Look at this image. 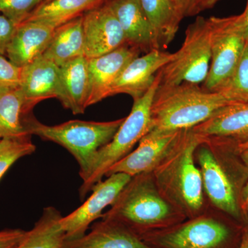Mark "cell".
<instances>
[{
    "label": "cell",
    "instance_id": "obj_15",
    "mask_svg": "<svg viewBox=\"0 0 248 248\" xmlns=\"http://www.w3.org/2000/svg\"><path fill=\"white\" fill-rule=\"evenodd\" d=\"M108 4L120 22L126 45L146 53L160 49L140 0H110Z\"/></svg>",
    "mask_w": 248,
    "mask_h": 248
},
{
    "label": "cell",
    "instance_id": "obj_41",
    "mask_svg": "<svg viewBox=\"0 0 248 248\" xmlns=\"http://www.w3.org/2000/svg\"><path fill=\"white\" fill-rule=\"evenodd\" d=\"M1 140V135H0V140Z\"/></svg>",
    "mask_w": 248,
    "mask_h": 248
},
{
    "label": "cell",
    "instance_id": "obj_27",
    "mask_svg": "<svg viewBox=\"0 0 248 248\" xmlns=\"http://www.w3.org/2000/svg\"><path fill=\"white\" fill-rule=\"evenodd\" d=\"M35 150L36 146L31 138L1 139L0 140V179L17 160L32 154Z\"/></svg>",
    "mask_w": 248,
    "mask_h": 248
},
{
    "label": "cell",
    "instance_id": "obj_14",
    "mask_svg": "<svg viewBox=\"0 0 248 248\" xmlns=\"http://www.w3.org/2000/svg\"><path fill=\"white\" fill-rule=\"evenodd\" d=\"M19 89L27 107L32 110L38 103L60 95V67L43 56L21 68Z\"/></svg>",
    "mask_w": 248,
    "mask_h": 248
},
{
    "label": "cell",
    "instance_id": "obj_4",
    "mask_svg": "<svg viewBox=\"0 0 248 248\" xmlns=\"http://www.w3.org/2000/svg\"><path fill=\"white\" fill-rule=\"evenodd\" d=\"M124 118L107 122L71 120L59 125L43 124L31 114L27 130L31 135L58 143L78 161L83 182L89 177L98 152L115 136Z\"/></svg>",
    "mask_w": 248,
    "mask_h": 248
},
{
    "label": "cell",
    "instance_id": "obj_34",
    "mask_svg": "<svg viewBox=\"0 0 248 248\" xmlns=\"http://www.w3.org/2000/svg\"><path fill=\"white\" fill-rule=\"evenodd\" d=\"M242 201L244 206L246 209L248 207V184L243 190Z\"/></svg>",
    "mask_w": 248,
    "mask_h": 248
},
{
    "label": "cell",
    "instance_id": "obj_29",
    "mask_svg": "<svg viewBox=\"0 0 248 248\" xmlns=\"http://www.w3.org/2000/svg\"><path fill=\"white\" fill-rule=\"evenodd\" d=\"M21 68L0 55V89L19 87Z\"/></svg>",
    "mask_w": 248,
    "mask_h": 248
},
{
    "label": "cell",
    "instance_id": "obj_7",
    "mask_svg": "<svg viewBox=\"0 0 248 248\" xmlns=\"http://www.w3.org/2000/svg\"><path fill=\"white\" fill-rule=\"evenodd\" d=\"M159 73L160 85H199L208 77L211 62L208 19L197 17L187 27L182 47Z\"/></svg>",
    "mask_w": 248,
    "mask_h": 248
},
{
    "label": "cell",
    "instance_id": "obj_2",
    "mask_svg": "<svg viewBox=\"0 0 248 248\" xmlns=\"http://www.w3.org/2000/svg\"><path fill=\"white\" fill-rule=\"evenodd\" d=\"M228 104L221 93L201 89L199 85L159 84L151 108V130L192 129Z\"/></svg>",
    "mask_w": 248,
    "mask_h": 248
},
{
    "label": "cell",
    "instance_id": "obj_3",
    "mask_svg": "<svg viewBox=\"0 0 248 248\" xmlns=\"http://www.w3.org/2000/svg\"><path fill=\"white\" fill-rule=\"evenodd\" d=\"M151 173L132 177L102 217L120 223L141 239L174 220L171 205L160 193Z\"/></svg>",
    "mask_w": 248,
    "mask_h": 248
},
{
    "label": "cell",
    "instance_id": "obj_39",
    "mask_svg": "<svg viewBox=\"0 0 248 248\" xmlns=\"http://www.w3.org/2000/svg\"><path fill=\"white\" fill-rule=\"evenodd\" d=\"M51 1V0H43L41 4H46V3L48 2V1Z\"/></svg>",
    "mask_w": 248,
    "mask_h": 248
},
{
    "label": "cell",
    "instance_id": "obj_32",
    "mask_svg": "<svg viewBox=\"0 0 248 248\" xmlns=\"http://www.w3.org/2000/svg\"><path fill=\"white\" fill-rule=\"evenodd\" d=\"M197 0H171L174 14L178 20L181 23L186 17H190L191 11L193 9Z\"/></svg>",
    "mask_w": 248,
    "mask_h": 248
},
{
    "label": "cell",
    "instance_id": "obj_37",
    "mask_svg": "<svg viewBox=\"0 0 248 248\" xmlns=\"http://www.w3.org/2000/svg\"><path fill=\"white\" fill-rule=\"evenodd\" d=\"M240 153H241V157L244 160L245 164H246L248 168V148L240 151Z\"/></svg>",
    "mask_w": 248,
    "mask_h": 248
},
{
    "label": "cell",
    "instance_id": "obj_22",
    "mask_svg": "<svg viewBox=\"0 0 248 248\" xmlns=\"http://www.w3.org/2000/svg\"><path fill=\"white\" fill-rule=\"evenodd\" d=\"M42 56L59 67L84 56L83 16L57 27Z\"/></svg>",
    "mask_w": 248,
    "mask_h": 248
},
{
    "label": "cell",
    "instance_id": "obj_24",
    "mask_svg": "<svg viewBox=\"0 0 248 248\" xmlns=\"http://www.w3.org/2000/svg\"><path fill=\"white\" fill-rule=\"evenodd\" d=\"M63 217L54 207L43 210L42 216L36 222L27 236L16 248H62L66 236L62 228L60 220Z\"/></svg>",
    "mask_w": 248,
    "mask_h": 248
},
{
    "label": "cell",
    "instance_id": "obj_13",
    "mask_svg": "<svg viewBox=\"0 0 248 248\" xmlns=\"http://www.w3.org/2000/svg\"><path fill=\"white\" fill-rule=\"evenodd\" d=\"M140 53L137 49L125 45L102 56L87 59L90 79L88 107L110 97L116 80Z\"/></svg>",
    "mask_w": 248,
    "mask_h": 248
},
{
    "label": "cell",
    "instance_id": "obj_35",
    "mask_svg": "<svg viewBox=\"0 0 248 248\" xmlns=\"http://www.w3.org/2000/svg\"><path fill=\"white\" fill-rule=\"evenodd\" d=\"M239 248H248V231L245 232Z\"/></svg>",
    "mask_w": 248,
    "mask_h": 248
},
{
    "label": "cell",
    "instance_id": "obj_23",
    "mask_svg": "<svg viewBox=\"0 0 248 248\" xmlns=\"http://www.w3.org/2000/svg\"><path fill=\"white\" fill-rule=\"evenodd\" d=\"M107 0H51L41 4L32 11L26 21H34L55 28L97 9Z\"/></svg>",
    "mask_w": 248,
    "mask_h": 248
},
{
    "label": "cell",
    "instance_id": "obj_21",
    "mask_svg": "<svg viewBox=\"0 0 248 248\" xmlns=\"http://www.w3.org/2000/svg\"><path fill=\"white\" fill-rule=\"evenodd\" d=\"M32 112L19 87L0 89V135L1 139L31 138L27 122Z\"/></svg>",
    "mask_w": 248,
    "mask_h": 248
},
{
    "label": "cell",
    "instance_id": "obj_17",
    "mask_svg": "<svg viewBox=\"0 0 248 248\" xmlns=\"http://www.w3.org/2000/svg\"><path fill=\"white\" fill-rule=\"evenodd\" d=\"M55 29L34 21H26L19 24L6 51L9 61L21 68L42 56Z\"/></svg>",
    "mask_w": 248,
    "mask_h": 248
},
{
    "label": "cell",
    "instance_id": "obj_6",
    "mask_svg": "<svg viewBox=\"0 0 248 248\" xmlns=\"http://www.w3.org/2000/svg\"><path fill=\"white\" fill-rule=\"evenodd\" d=\"M208 19L211 62L203 89L217 92L237 66L248 38L242 14Z\"/></svg>",
    "mask_w": 248,
    "mask_h": 248
},
{
    "label": "cell",
    "instance_id": "obj_5",
    "mask_svg": "<svg viewBox=\"0 0 248 248\" xmlns=\"http://www.w3.org/2000/svg\"><path fill=\"white\" fill-rule=\"evenodd\" d=\"M159 84L158 73L146 94L134 100L130 113L124 118L112 140L98 152L89 177L80 186L81 200H84L93 186L103 180L114 164L130 154L135 144L151 130V108Z\"/></svg>",
    "mask_w": 248,
    "mask_h": 248
},
{
    "label": "cell",
    "instance_id": "obj_31",
    "mask_svg": "<svg viewBox=\"0 0 248 248\" xmlns=\"http://www.w3.org/2000/svg\"><path fill=\"white\" fill-rule=\"evenodd\" d=\"M27 231L21 229L0 231V248H16L27 236Z\"/></svg>",
    "mask_w": 248,
    "mask_h": 248
},
{
    "label": "cell",
    "instance_id": "obj_19",
    "mask_svg": "<svg viewBox=\"0 0 248 248\" xmlns=\"http://www.w3.org/2000/svg\"><path fill=\"white\" fill-rule=\"evenodd\" d=\"M205 139L232 138L248 141V103H234L216 111L203 123L192 128Z\"/></svg>",
    "mask_w": 248,
    "mask_h": 248
},
{
    "label": "cell",
    "instance_id": "obj_36",
    "mask_svg": "<svg viewBox=\"0 0 248 248\" xmlns=\"http://www.w3.org/2000/svg\"><path fill=\"white\" fill-rule=\"evenodd\" d=\"M243 16H244V20L245 27H246V32H247L248 38V0H247V4H246V9L242 13Z\"/></svg>",
    "mask_w": 248,
    "mask_h": 248
},
{
    "label": "cell",
    "instance_id": "obj_9",
    "mask_svg": "<svg viewBox=\"0 0 248 248\" xmlns=\"http://www.w3.org/2000/svg\"><path fill=\"white\" fill-rule=\"evenodd\" d=\"M131 178L124 173H114L93 186V193L86 202L60 220L66 241L79 239L86 234L89 226L102 218L103 210L112 205Z\"/></svg>",
    "mask_w": 248,
    "mask_h": 248
},
{
    "label": "cell",
    "instance_id": "obj_28",
    "mask_svg": "<svg viewBox=\"0 0 248 248\" xmlns=\"http://www.w3.org/2000/svg\"><path fill=\"white\" fill-rule=\"evenodd\" d=\"M43 0H0V14L19 26Z\"/></svg>",
    "mask_w": 248,
    "mask_h": 248
},
{
    "label": "cell",
    "instance_id": "obj_1",
    "mask_svg": "<svg viewBox=\"0 0 248 248\" xmlns=\"http://www.w3.org/2000/svg\"><path fill=\"white\" fill-rule=\"evenodd\" d=\"M206 140L192 129L182 130L172 151L153 171L161 195L189 216L203 205L202 172L196 166L194 154Z\"/></svg>",
    "mask_w": 248,
    "mask_h": 248
},
{
    "label": "cell",
    "instance_id": "obj_8",
    "mask_svg": "<svg viewBox=\"0 0 248 248\" xmlns=\"http://www.w3.org/2000/svg\"><path fill=\"white\" fill-rule=\"evenodd\" d=\"M231 236L224 223L202 217L155 234L149 233L141 240L159 248H226Z\"/></svg>",
    "mask_w": 248,
    "mask_h": 248
},
{
    "label": "cell",
    "instance_id": "obj_25",
    "mask_svg": "<svg viewBox=\"0 0 248 248\" xmlns=\"http://www.w3.org/2000/svg\"><path fill=\"white\" fill-rule=\"evenodd\" d=\"M142 9L156 34L159 48H167L179 30L180 22L171 0H140Z\"/></svg>",
    "mask_w": 248,
    "mask_h": 248
},
{
    "label": "cell",
    "instance_id": "obj_26",
    "mask_svg": "<svg viewBox=\"0 0 248 248\" xmlns=\"http://www.w3.org/2000/svg\"><path fill=\"white\" fill-rule=\"evenodd\" d=\"M217 92L231 104L248 103V42L237 66Z\"/></svg>",
    "mask_w": 248,
    "mask_h": 248
},
{
    "label": "cell",
    "instance_id": "obj_10",
    "mask_svg": "<svg viewBox=\"0 0 248 248\" xmlns=\"http://www.w3.org/2000/svg\"><path fill=\"white\" fill-rule=\"evenodd\" d=\"M182 131L150 130L139 142L138 148L114 164L105 177L124 173L134 177L153 172L172 151Z\"/></svg>",
    "mask_w": 248,
    "mask_h": 248
},
{
    "label": "cell",
    "instance_id": "obj_30",
    "mask_svg": "<svg viewBox=\"0 0 248 248\" xmlns=\"http://www.w3.org/2000/svg\"><path fill=\"white\" fill-rule=\"evenodd\" d=\"M17 26L4 15L0 14V55H6L8 47L14 37Z\"/></svg>",
    "mask_w": 248,
    "mask_h": 248
},
{
    "label": "cell",
    "instance_id": "obj_33",
    "mask_svg": "<svg viewBox=\"0 0 248 248\" xmlns=\"http://www.w3.org/2000/svg\"><path fill=\"white\" fill-rule=\"evenodd\" d=\"M219 0H197L190 16H196L206 10L212 9Z\"/></svg>",
    "mask_w": 248,
    "mask_h": 248
},
{
    "label": "cell",
    "instance_id": "obj_18",
    "mask_svg": "<svg viewBox=\"0 0 248 248\" xmlns=\"http://www.w3.org/2000/svg\"><path fill=\"white\" fill-rule=\"evenodd\" d=\"M60 91L58 99L63 107L75 115L88 108L90 79L88 60L79 57L60 67Z\"/></svg>",
    "mask_w": 248,
    "mask_h": 248
},
{
    "label": "cell",
    "instance_id": "obj_12",
    "mask_svg": "<svg viewBox=\"0 0 248 248\" xmlns=\"http://www.w3.org/2000/svg\"><path fill=\"white\" fill-rule=\"evenodd\" d=\"M174 55V53L155 49L134 59L114 83L110 96L126 94L134 100L141 97L151 87L160 70L172 60Z\"/></svg>",
    "mask_w": 248,
    "mask_h": 248
},
{
    "label": "cell",
    "instance_id": "obj_40",
    "mask_svg": "<svg viewBox=\"0 0 248 248\" xmlns=\"http://www.w3.org/2000/svg\"><path fill=\"white\" fill-rule=\"evenodd\" d=\"M246 210H247V212H248V207L247 208H246Z\"/></svg>",
    "mask_w": 248,
    "mask_h": 248
},
{
    "label": "cell",
    "instance_id": "obj_38",
    "mask_svg": "<svg viewBox=\"0 0 248 248\" xmlns=\"http://www.w3.org/2000/svg\"><path fill=\"white\" fill-rule=\"evenodd\" d=\"M247 148H248V141L243 142V143H239V145H238V151L239 152Z\"/></svg>",
    "mask_w": 248,
    "mask_h": 248
},
{
    "label": "cell",
    "instance_id": "obj_20",
    "mask_svg": "<svg viewBox=\"0 0 248 248\" xmlns=\"http://www.w3.org/2000/svg\"><path fill=\"white\" fill-rule=\"evenodd\" d=\"M62 248H153L117 222H96L91 231L79 239L66 241Z\"/></svg>",
    "mask_w": 248,
    "mask_h": 248
},
{
    "label": "cell",
    "instance_id": "obj_11",
    "mask_svg": "<svg viewBox=\"0 0 248 248\" xmlns=\"http://www.w3.org/2000/svg\"><path fill=\"white\" fill-rule=\"evenodd\" d=\"M83 29L87 59L102 56L126 45L122 28L108 3L83 16Z\"/></svg>",
    "mask_w": 248,
    "mask_h": 248
},
{
    "label": "cell",
    "instance_id": "obj_16",
    "mask_svg": "<svg viewBox=\"0 0 248 248\" xmlns=\"http://www.w3.org/2000/svg\"><path fill=\"white\" fill-rule=\"evenodd\" d=\"M203 186L212 203L222 211L239 218L240 211L234 187L213 152L202 147L198 153Z\"/></svg>",
    "mask_w": 248,
    "mask_h": 248
}]
</instances>
